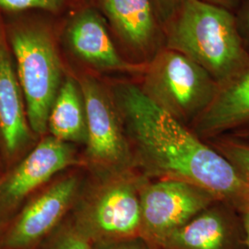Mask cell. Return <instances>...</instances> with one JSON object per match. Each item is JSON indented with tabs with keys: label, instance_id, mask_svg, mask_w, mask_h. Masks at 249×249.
<instances>
[{
	"label": "cell",
	"instance_id": "obj_1",
	"mask_svg": "<svg viewBox=\"0 0 249 249\" xmlns=\"http://www.w3.org/2000/svg\"><path fill=\"white\" fill-rule=\"evenodd\" d=\"M116 108L135 167L145 178L186 181L204 187L219 200L246 209L249 182L219 151L155 105L140 87L118 86Z\"/></svg>",
	"mask_w": 249,
	"mask_h": 249
},
{
	"label": "cell",
	"instance_id": "obj_2",
	"mask_svg": "<svg viewBox=\"0 0 249 249\" xmlns=\"http://www.w3.org/2000/svg\"><path fill=\"white\" fill-rule=\"evenodd\" d=\"M174 16L167 47L196 63L219 85L249 62L231 10L204 0H182Z\"/></svg>",
	"mask_w": 249,
	"mask_h": 249
},
{
	"label": "cell",
	"instance_id": "obj_3",
	"mask_svg": "<svg viewBox=\"0 0 249 249\" xmlns=\"http://www.w3.org/2000/svg\"><path fill=\"white\" fill-rule=\"evenodd\" d=\"M147 178L134 171L96 178L80 196L71 218L91 244L140 237V187Z\"/></svg>",
	"mask_w": 249,
	"mask_h": 249
},
{
	"label": "cell",
	"instance_id": "obj_4",
	"mask_svg": "<svg viewBox=\"0 0 249 249\" xmlns=\"http://www.w3.org/2000/svg\"><path fill=\"white\" fill-rule=\"evenodd\" d=\"M141 89L155 105L186 124L194 123L211 106L219 84L196 63L168 48L146 69Z\"/></svg>",
	"mask_w": 249,
	"mask_h": 249
},
{
	"label": "cell",
	"instance_id": "obj_5",
	"mask_svg": "<svg viewBox=\"0 0 249 249\" xmlns=\"http://www.w3.org/2000/svg\"><path fill=\"white\" fill-rule=\"evenodd\" d=\"M11 45L29 124L36 136H45L49 113L61 86L57 53L49 36L39 30L15 32Z\"/></svg>",
	"mask_w": 249,
	"mask_h": 249
},
{
	"label": "cell",
	"instance_id": "obj_6",
	"mask_svg": "<svg viewBox=\"0 0 249 249\" xmlns=\"http://www.w3.org/2000/svg\"><path fill=\"white\" fill-rule=\"evenodd\" d=\"M87 124L85 157L96 178L135 169L133 153L118 110L94 79L80 82Z\"/></svg>",
	"mask_w": 249,
	"mask_h": 249
},
{
	"label": "cell",
	"instance_id": "obj_7",
	"mask_svg": "<svg viewBox=\"0 0 249 249\" xmlns=\"http://www.w3.org/2000/svg\"><path fill=\"white\" fill-rule=\"evenodd\" d=\"M141 234L153 249L171 232L178 230L219 200L204 187L186 181L146 178L140 187Z\"/></svg>",
	"mask_w": 249,
	"mask_h": 249
},
{
	"label": "cell",
	"instance_id": "obj_8",
	"mask_svg": "<svg viewBox=\"0 0 249 249\" xmlns=\"http://www.w3.org/2000/svg\"><path fill=\"white\" fill-rule=\"evenodd\" d=\"M77 162L71 143L45 136L0 176V231L9 225L26 200L53 176Z\"/></svg>",
	"mask_w": 249,
	"mask_h": 249
},
{
	"label": "cell",
	"instance_id": "obj_9",
	"mask_svg": "<svg viewBox=\"0 0 249 249\" xmlns=\"http://www.w3.org/2000/svg\"><path fill=\"white\" fill-rule=\"evenodd\" d=\"M81 191L78 176L50 185L23 205L4 229L1 249H37L63 222Z\"/></svg>",
	"mask_w": 249,
	"mask_h": 249
},
{
	"label": "cell",
	"instance_id": "obj_10",
	"mask_svg": "<svg viewBox=\"0 0 249 249\" xmlns=\"http://www.w3.org/2000/svg\"><path fill=\"white\" fill-rule=\"evenodd\" d=\"M34 137L6 37L0 30V150L8 164L21 158Z\"/></svg>",
	"mask_w": 249,
	"mask_h": 249
},
{
	"label": "cell",
	"instance_id": "obj_11",
	"mask_svg": "<svg viewBox=\"0 0 249 249\" xmlns=\"http://www.w3.org/2000/svg\"><path fill=\"white\" fill-rule=\"evenodd\" d=\"M249 123V62L219 85L213 103L193 123L201 138L218 136Z\"/></svg>",
	"mask_w": 249,
	"mask_h": 249
},
{
	"label": "cell",
	"instance_id": "obj_12",
	"mask_svg": "<svg viewBox=\"0 0 249 249\" xmlns=\"http://www.w3.org/2000/svg\"><path fill=\"white\" fill-rule=\"evenodd\" d=\"M237 241L229 218L212 205L171 232L158 249H236Z\"/></svg>",
	"mask_w": 249,
	"mask_h": 249
},
{
	"label": "cell",
	"instance_id": "obj_13",
	"mask_svg": "<svg viewBox=\"0 0 249 249\" xmlns=\"http://www.w3.org/2000/svg\"><path fill=\"white\" fill-rule=\"evenodd\" d=\"M70 40L78 55L100 69L127 71L142 70V66L128 64L119 56L103 22L91 13L81 15L72 23Z\"/></svg>",
	"mask_w": 249,
	"mask_h": 249
},
{
	"label": "cell",
	"instance_id": "obj_14",
	"mask_svg": "<svg viewBox=\"0 0 249 249\" xmlns=\"http://www.w3.org/2000/svg\"><path fill=\"white\" fill-rule=\"evenodd\" d=\"M47 132L63 142H86L84 100L80 85L71 78H67L59 88L48 116Z\"/></svg>",
	"mask_w": 249,
	"mask_h": 249
},
{
	"label": "cell",
	"instance_id": "obj_15",
	"mask_svg": "<svg viewBox=\"0 0 249 249\" xmlns=\"http://www.w3.org/2000/svg\"><path fill=\"white\" fill-rule=\"evenodd\" d=\"M104 6L130 45L139 49L150 46L155 35L151 0H104Z\"/></svg>",
	"mask_w": 249,
	"mask_h": 249
},
{
	"label": "cell",
	"instance_id": "obj_16",
	"mask_svg": "<svg viewBox=\"0 0 249 249\" xmlns=\"http://www.w3.org/2000/svg\"><path fill=\"white\" fill-rule=\"evenodd\" d=\"M46 249H90L91 243L80 234L71 220L61 224L45 241Z\"/></svg>",
	"mask_w": 249,
	"mask_h": 249
},
{
	"label": "cell",
	"instance_id": "obj_17",
	"mask_svg": "<svg viewBox=\"0 0 249 249\" xmlns=\"http://www.w3.org/2000/svg\"><path fill=\"white\" fill-rule=\"evenodd\" d=\"M216 150L249 183V144L230 140L221 141L216 144Z\"/></svg>",
	"mask_w": 249,
	"mask_h": 249
},
{
	"label": "cell",
	"instance_id": "obj_18",
	"mask_svg": "<svg viewBox=\"0 0 249 249\" xmlns=\"http://www.w3.org/2000/svg\"><path fill=\"white\" fill-rule=\"evenodd\" d=\"M59 0H0V8L8 10L42 9L55 10Z\"/></svg>",
	"mask_w": 249,
	"mask_h": 249
},
{
	"label": "cell",
	"instance_id": "obj_19",
	"mask_svg": "<svg viewBox=\"0 0 249 249\" xmlns=\"http://www.w3.org/2000/svg\"><path fill=\"white\" fill-rule=\"evenodd\" d=\"M90 249H153L141 237L125 240L99 242L91 244Z\"/></svg>",
	"mask_w": 249,
	"mask_h": 249
},
{
	"label": "cell",
	"instance_id": "obj_20",
	"mask_svg": "<svg viewBox=\"0 0 249 249\" xmlns=\"http://www.w3.org/2000/svg\"><path fill=\"white\" fill-rule=\"evenodd\" d=\"M242 41L249 52V0H246L235 16Z\"/></svg>",
	"mask_w": 249,
	"mask_h": 249
},
{
	"label": "cell",
	"instance_id": "obj_21",
	"mask_svg": "<svg viewBox=\"0 0 249 249\" xmlns=\"http://www.w3.org/2000/svg\"><path fill=\"white\" fill-rule=\"evenodd\" d=\"M162 14L166 17L174 16L182 0H158Z\"/></svg>",
	"mask_w": 249,
	"mask_h": 249
},
{
	"label": "cell",
	"instance_id": "obj_22",
	"mask_svg": "<svg viewBox=\"0 0 249 249\" xmlns=\"http://www.w3.org/2000/svg\"><path fill=\"white\" fill-rule=\"evenodd\" d=\"M204 1L210 2L212 4L220 6V7H223L225 9H229V10H231L238 2V0H204Z\"/></svg>",
	"mask_w": 249,
	"mask_h": 249
},
{
	"label": "cell",
	"instance_id": "obj_23",
	"mask_svg": "<svg viewBox=\"0 0 249 249\" xmlns=\"http://www.w3.org/2000/svg\"><path fill=\"white\" fill-rule=\"evenodd\" d=\"M244 213V229H245V236L246 243L249 249V200L246 209L243 211Z\"/></svg>",
	"mask_w": 249,
	"mask_h": 249
},
{
	"label": "cell",
	"instance_id": "obj_24",
	"mask_svg": "<svg viewBox=\"0 0 249 249\" xmlns=\"http://www.w3.org/2000/svg\"><path fill=\"white\" fill-rule=\"evenodd\" d=\"M2 233L3 231H0V249H1V243H2Z\"/></svg>",
	"mask_w": 249,
	"mask_h": 249
},
{
	"label": "cell",
	"instance_id": "obj_25",
	"mask_svg": "<svg viewBox=\"0 0 249 249\" xmlns=\"http://www.w3.org/2000/svg\"><path fill=\"white\" fill-rule=\"evenodd\" d=\"M246 138H248V139L249 140V133H248L247 135H246Z\"/></svg>",
	"mask_w": 249,
	"mask_h": 249
},
{
	"label": "cell",
	"instance_id": "obj_26",
	"mask_svg": "<svg viewBox=\"0 0 249 249\" xmlns=\"http://www.w3.org/2000/svg\"><path fill=\"white\" fill-rule=\"evenodd\" d=\"M0 176H1V175H0Z\"/></svg>",
	"mask_w": 249,
	"mask_h": 249
}]
</instances>
